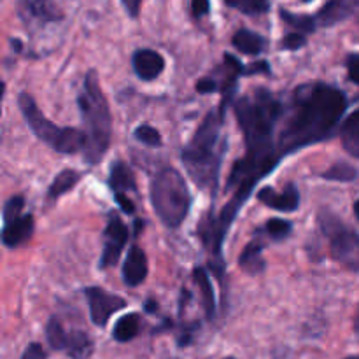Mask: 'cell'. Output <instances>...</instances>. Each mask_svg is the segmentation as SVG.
<instances>
[{
	"instance_id": "6da1fadb",
	"label": "cell",
	"mask_w": 359,
	"mask_h": 359,
	"mask_svg": "<svg viewBox=\"0 0 359 359\" xmlns=\"http://www.w3.org/2000/svg\"><path fill=\"white\" fill-rule=\"evenodd\" d=\"M346 109L347 97L339 88L326 83H305L294 88L284 100L277 125L280 156L332 139Z\"/></svg>"
},
{
	"instance_id": "7a4b0ae2",
	"label": "cell",
	"mask_w": 359,
	"mask_h": 359,
	"mask_svg": "<svg viewBox=\"0 0 359 359\" xmlns=\"http://www.w3.org/2000/svg\"><path fill=\"white\" fill-rule=\"evenodd\" d=\"M224 114L226 109L221 105L207 112L181 153L182 165L191 181L200 189L210 193L212 198H216L221 165L226 151V137H223Z\"/></svg>"
},
{
	"instance_id": "3957f363",
	"label": "cell",
	"mask_w": 359,
	"mask_h": 359,
	"mask_svg": "<svg viewBox=\"0 0 359 359\" xmlns=\"http://www.w3.org/2000/svg\"><path fill=\"white\" fill-rule=\"evenodd\" d=\"M84 128H86V147L84 160L88 165H97L105 156L111 144L112 118L109 102L100 86L97 70H88L83 81V90L77 98Z\"/></svg>"
},
{
	"instance_id": "277c9868",
	"label": "cell",
	"mask_w": 359,
	"mask_h": 359,
	"mask_svg": "<svg viewBox=\"0 0 359 359\" xmlns=\"http://www.w3.org/2000/svg\"><path fill=\"white\" fill-rule=\"evenodd\" d=\"M151 205L168 228H179L191 207L188 182L174 167H165L153 177L149 186Z\"/></svg>"
},
{
	"instance_id": "5b68a950",
	"label": "cell",
	"mask_w": 359,
	"mask_h": 359,
	"mask_svg": "<svg viewBox=\"0 0 359 359\" xmlns=\"http://www.w3.org/2000/svg\"><path fill=\"white\" fill-rule=\"evenodd\" d=\"M18 107L21 116L27 121L28 128L34 132L39 140L51 147L60 154H76L77 151H84L86 147V133L77 128H60L55 123L49 121L41 109L37 107L32 95L20 93L18 97Z\"/></svg>"
},
{
	"instance_id": "8992f818",
	"label": "cell",
	"mask_w": 359,
	"mask_h": 359,
	"mask_svg": "<svg viewBox=\"0 0 359 359\" xmlns=\"http://www.w3.org/2000/svg\"><path fill=\"white\" fill-rule=\"evenodd\" d=\"M319 228L328 237L330 252L335 262L351 272H359V235L346 226L328 209L319 210Z\"/></svg>"
},
{
	"instance_id": "52a82bcc",
	"label": "cell",
	"mask_w": 359,
	"mask_h": 359,
	"mask_svg": "<svg viewBox=\"0 0 359 359\" xmlns=\"http://www.w3.org/2000/svg\"><path fill=\"white\" fill-rule=\"evenodd\" d=\"M25 198L20 195L11 196L2 210V244L7 249H14L18 245L30 241L34 233V216L23 214Z\"/></svg>"
},
{
	"instance_id": "ba28073f",
	"label": "cell",
	"mask_w": 359,
	"mask_h": 359,
	"mask_svg": "<svg viewBox=\"0 0 359 359\" xmlns=\"http://www.w3.org/2000/svg\"><path fill=\"white\" fill-rule=\"evenodd\" d=\"M126 242H128V228H126V224L123 223L118 214L112 212L109 216V223L104 231V251H102L98 266L105 270L118 265L119 256H121Z\"/></svg>"
},
{
	"instance_id": "9c48e42d",
	"label": "cell",
	"mask_w": 359,
	"mask_h": 359,
	"mask_svg": "<svg viewBox=\"0 0 359 359\" xmlns=\"http://www.w3.org/2000/svg\"><path fill=\"white\" fill-rule=\"evenodd\" d=\"M84 297L88 300V307H90V318L95 326H105L111 319L112 314L123 311L126 307V302L121 297L116 294H109L107 291L102 287H86L84 290Z\"/></svg>"
},
{
	"instance_id": "30bf717a",
	"label": "cell",
	"mask_w": 359,
	"mask_h": 359,
	"mask_svg": "<svg viewBox=\"0 0 359 359\" xmlns=\"http://www.w3.org/2000/svg\"><path fill=\"white\" fill-rule=\"evenodd\" d=\"M109 186H111L116 203L121 207V210H125L126 214H133L135 203L130 200L128 193H137V182L132 168H130L125 161L118 160L111 165Z\"/></svg>"
},
{
	"instance_id": "8fae6325",
	"label": "cell",
	"mask_w": 359,
	"mask_h": 359,
	"mask_svg": "<svg viewBox=\"0 0 359 359\" xmlns=\"http://www.w3.org/2000/svg\"><path fill=\"white\" fill-rule=\"evenodd\" d=\"M18 13H20L21 20L30 27L32 25L42 27V25L55 23L63 18L53 0H21Z\"/></svg>"
},
{
	"instance_id": "7c38bea8",
	"label": "cell",
	"mask_w": 359,
	"mask_h": 359,
	"mask_svg": "<svg viewBox=\"0 0 359 359\" xmlns=\"http://www.w3.org/2000/svg\"><path fill=\"white\" fill-rule=\"evenodd\" d=\"M258 200L270 209L280 212H293L300 207V193L294 182H287L283 191H276L270 186H265L258 191Z\"/></svg>"
},
{
	"instance_id": "4fadbf2b",
	"label": "cell",
	"mask_w": 359,
	"mask_h": 359,
	"mask_svg": "<svg viewBox=\"0 0 359 359\" xmlns=\"http://www.w3.org/2000/svg\"><path fill=\"white\" fill-rule=\"evenodd\" d=\"M358 7L359 0H328L314 16L316 23L318 27H333V25L342 23L347 18L353 16Z\"/></svg>"
},
{
	"instance_id": "5bb4252c",
	"label": "cell",
	"mask_w": 359,
	"mask_h": 359,
	"mask_svg": "<svg viewBox=\"0 0 359 359\" xmlns=\"http://www.w3.org/2000/svg\"><path fill=\"white\" fill-rule=\"evenodd\" d=\"M133 70L142 81H154L165 70V60L154 49H139L133 53Z\"/></svg>"
},
{
	"instance_id": "9a60e30c",
	"label": "cell",
	"mask_w": 359,
	"mask_h": 359,
	"mask_svg": "<svg viewBox=\"0 0 359 359\" xmlns=\"http://www.w3.org/2000/svg\"><path fill=\"white\" fill-rule=\"evenodd\" d=\"M147 277V258L146 252L139 245H132L126 255L125 265H123V280L128 287H137L146 280Z\"/></svg>"
},
{
	"instance_id": "2e32d148",
	"label": "cell",
	"mask_w": 359,
	"mask_h": 359,
	"mask_svg": "<svg viewBox=\"0 0 359 359\" xmlns=\"http://www.w3.org/2000/svg\"><path fill=\"white\" fill-rule=\"evenodd\" d=\"M340 140L347 153L359 160V109L340 125Z\"/></svg>"
},
{
	"instance_id": "e0dca14e",
	"label": "cell",
	"mask_w": 359,
	"mask_h": 359,
	"mask_svg": "<svg viewBox=\"0 0 359 359\" xmlns=\"http://www.w3.org/2000/svg\"><path fill=\"white\" fill-rule=\"evenodd\" d=\"M238 265L248 276H258L265 270L266 263L263 259V245L259 242H251L244 248L242 255L238 256Z\"/></svg>"
},
{
	"instance_id": "ac0fdd59",
	"label": "cell",
	"mask_w": 359,
	"mask_h": 359,
	"mask_svg": "<svg viewBox=\"0 0 359 359\" xmlns=\"http://www.w3.org/2000/svg\"><path fill=\"white\" fill-rule=\"evenodd\" d=\"M231 44L237 51L244 53V55H259V53L265 49L266 41L256 32L248 30V28H241L238 32H235L233 39H231Z\"/></svg>"
},
{
	"instance_id": "d6986e66",
	"label": "cell",
	"mask_w": 359,
	"mask_h": 359,
	"mask_svg": "<svg viewBox=\"0 0 359 359\" xmlns=\"http://www.w3.org/2000/svg\"><path fill=\"white\" fill-rule=\"evenodd\" d=\"M193 277H195V283L198 286V290L202 291V302L207 319H212L214 314H216V300H214V290L209 273H207V270L203 266H196L193 270Z\"/></svg>"
},
{
	"instance_id": "ffe728a7",
	"label": "cell",
	"mask_w": 359,
	"mask_h": 359,
	"mask_svg": "<svg viewBox=\"0 0 359 359\" xmlns=\"http://www.w3.org/2000/svg\"><path fill=\"white\" fill-rule=\"evenodd\" d=\"M140 330V318L139 314H126L116 321L114 328H112V337L116 342H130L139 335Z\"/></svg>"
},
{
	"instance_id": "44dd1931",
	"label": "cell",
	"mask_w": 359,
	"mask_h": 359,
	"mask_svg": "<svg viewBox=\"0 0 359 359\" xmlns=\"http://www.w3.org/2000/svg\"><path fill=\"white\" fill-rule=\"evenodd\" d=\"M81 181L79 172L72 170V168H67V170H62L55 179H53L51 186L48 189V196L51 200H58L60 196L65 195L67 191H70L72 188H76L77 182Z\"/></svg>"
},
{
	"instance_id": "7402d4cb",
	"label": "cell",
	"mask_w": 359,
	"mask_h": 359,
	"mask_svg": "<svg viewBox=\"0 0 359 359\" xmlns=\"http://www.w3.org/2000/svg\"><path fill=\"white\" fill-rule=\"evenodd\" d=\"M65 351L72 359H90L93 353V342L84 332H70Z\"/></svg>"
},
{
	"instance_id": "603a6c76",
	"label": "cell",
	"mask_w": 359,
	"mask_h": 359,
	"mask_svg": "<svg viewBox=\"0 0 359 359\" xmlns=\"http://www.w3.org/2000/svg\"><path fill=\"white\" fill-rule=\"evenodd\" d=\"M280 20L286 25L293 27L294 30L300 32V34H312V32L318 28L314 16H309V14H294L290 13L286 9H280Z\"/></svg>"
},
{
	"instance_id": "cb8c5ba5",
	"label": "cell",
	"mask_w": 359,
	"mask_h": 359,
	"mask_svg": "<svg viewBox=\"0 0 359 359\" xmlns=\"http://www.w3.org/2000/svg\"><path fill=\"white\" fill-rule=\"evenodd\" d=\"M224 4L248 16H259L270 11V0H224Z\"/></svg>"
},
{
	"instance_id": "d4e9b609",
	"label": "cell",
	"mask_w": 359,
	"mask_h": 359,
	"mask_svg": "<svg viewBox=\"0 0 359 359\" xmlns=\"http://www.w3.org/2000/svg\"><path fill=\"white\" fill-rule=\"evenodd\" d=\"M46 339L51 349L55 351H65L67 349V340H69V333H65L62 323L56 318L49 319L48 326H46Z\"/></svg>"
},
{
	"instance_id": "484cf974",
	"label": "cell",
	"mask_w": 359,
	"mask_h": 359,
	"mask_svg": "<svg viewBox=\"0 0 359 359\" xmlns=\"http://www.w3.org/2000/svg\"><path fill=\"white\" fill-rule=\"evenodd\" d=\"M323 177L328 181H339V182H353L358 177V170L353 165L346 163V161H339L328 170L323 172Z\"/></svg>"
},
{
	"instance_id": "4316f807",
	"label": "cell",
	"mask_w": 359,
	"mask_h": 359,
	"mask_svg": "<svg viewBox=\"0 0 359 359\" xmlns=\"http://www.w3.org/2000/svg\"><path fill=\"white\" fill-rule=\"evenodd\" d=\"M133 137H135L139 142H142L144 146L149 147H160L161 146V135L156 128H153L151 125H140L137 126L135 132H133Z\"/></svg>"
},
{
	"instance_id": "83f0119b",
	"label": "cell",
	"mask_w": 359,
	"mask_h": 359,
	"mask_svg": "<svg viewBox=\"0 0 359 359\" xmlns=\"http://www.w3.org/2000/svg\"><path fill=\"white\" fill-rule=\"evenodd\" d=\"M265 230L272 238H276V241H283V238H286L287 235L293 231V224L286 219H280V217H272V219L266 221Z\"/></svg>"
},
{
	"instance_id": "f1b7e54d",
	"label": "cell",
	"mask_w": 359,
	"mask_h": 359,
	"mask_svg": "<svg viewBox=\"0 0 359 359\" xmlns=\"http://www.w3.org/2000/svg\"><path fill=\"white\" fill-rule=\"evenodd\" d=\"M305 44H307V39L300 32H291V34L284 35L283 41H280V48L286 49V51H297V49L304 48Z\"/></svg>"
},
{
	"instance_id": "f546056e",
	"label": "cell",
	"mask_w": 359,
	"mask_h": 359,
	"mask_svg": "<svg viewBox=\"0 0 359 359\" xmlns=\"http://www.w3.org/2000/svg\"><path fill=\"white\" fill-rule=\"evenodd\" d=\"M347 74H349V79L353 83L359 84V53H351L346 60Z\"/></svg>"
},
{
	"instance_id": "4dcf8cb0",
	"label": "cell",
	"mask_w": 359,
	"mask_h": 359,
	"mask_svg": "<svg viewBox=\"0 0 359 359\" xmlns=\"http://www.w3.org/2000/svg\"><path fill=\"white\" fill-rule=\"evenodd\" d=\"M191 13L195 18H203L210 13V0H191Z\"/></svg>"
},
{
	"instance_id": "1f68e13d",
	"label": "cell",
	"mask_w": 359,
	"mask_h": 359,
	"mask_svg": "<svg viewBox=\"0 0 359 359\" xmlns=\"http://www.w3.org/2000/svg\"><path fill=\"white\" fill-rule=\"evenodd\" d=\"M21 359H48V358H46V353L44 349H42L41 344H30V346L25 349Z\"/></svg>"
},
{
	"instance_id": "d6a6232c",
	"label": "cell",
	"mask_w": 359,
	"mask_h": 359,
	"mask_svg": "<svg viewBox=\"0 0 359 359\" xmlns=\"http://www.w3.org/2000/svg\"><path fill=\"white\" fill-rule=\"evenodd\" d=\"M217 83L214 79H209V77H203V79H200L198 83H196V91L202 95H207V93H214V91H217Z\"/></svg>"
},
{
	"instance_id": "836d02e7",
	"label": "cell",
	"mask_w": 359,
	"mask_h": 359,
	"mask_svg": "<svg viewBox=\"0 0 359 359\" xmlns=\"http://www.w3.org/2000/svg\"><path fill=\"white\" fill-rule=\"evenodd\" d=\"M256 74H270V65L269 62L262 60V62H256L252 65H249L244 70V76H256Z\"/></svg>"
},
{
	"instance_id": "e575fe53",
	"label": "cell",
	"mask_w": 359,
	"mask_h": 359,
	"mask_svg": "<svg viewBox=\"0 0 359 359\" xmlns=\"http://www.w3.org/2000/svg\"><path fill=\"white\" fill-rule=\"evenodd\" d=\"M123 2V7H125V11L128 13L130 18H137L140 13V4H142V0H121Z\"/></svg>"
},
{
	"instance_id": "d590c367",
	"label": "cell",
	"mask_w": 359,
	"mask_h": 359,
	"mask_svg": "<svg viewBox=\"0 0 359 359\" xmlns=\"http://www.w3.org/2000/svg\"><path fill=\"white\" fill-rule=\"evenodd\" d=\"M354 333H356L358 340H359V309L356 312V318H354Z\"/></svg>"
},
{
	"instance_id": "8d00e7d4",
	"label": "cell",
	"mask_w": 359,
	"mask_h": 359,
	"mask_svg": "<svg viewBox=\"0 0 359 359\" xmlns=\"http://www.w3.org/2000/svg\"><path fill=\"white\" fill-rule=\"evenodd\" d=\"M146 311L147 312H154L156 311V302H146Z\"/></svg>"
},
{
	"instance_id": "74e56055",
	"label": "cell",
	"mask_w": 359,
	"mask_h": 359,
	"mask_svg": "<svg viewBox=\"0 0 359 359\" xmlns=\"http://www.w3.org/2000/svg\"><path fill=\"white\" fill-rule=\"evenodd\" d=\"M11 44H13V48H16V51H21V42L18 41V39H13V42H11Z\"/></svg>"
},
{
	"instance_id": "f35d334b",
	"label": "cell",
	"mask_w": 359,
	"mask_h": 359,
	"mask_svg": "<svg viewBox=\"0 0 359 359\" xmlns=\"http://www.w3.org/2000/svg\"><path fill=\"white\" fill-rule=\"evenodd\" d=\"M354 216H356V219L359 221V200L354 203Z\"/></svg>"
},
{
	"instance_id": "ab89813d",
	"label": "cell",
	"mask_w": 359,
	"mask_h": 359,
	"mask_svg": "<svg viewBox=\"0 0 359 359\" xmlns=\"http://www.w3.org/2000/svg\"><path fill=\"white\" fill-rule=\"evenodd\" d=\"M302 2H312V0H302Z\"/></svg>"
},
{
	"instance_id": "60d3db41",
	"label": "cell",
	"mask_w": 359,
	"mask_h": 359,
	"mask_svg": "<svg viewBox=\"0 0 359 359\" xmlns=\"http://www.w3.org/2000/svg\"><path fill=\"white\" fill-rule=\"evenodd\" d=\"M347 359H359V358H347Z\"/></svg>"
},
{
	"instance_id": "b9f144b4",
	"label": "cell",
	"mask_w": 359,
	"mask_h": 359,
	"mask_svg": "<svg viewBox=\"0 0 359 359\" xmlns=\"http://www.w3.org/2000/svg\"><path fill=\"white\" fill-rule=\"evenodd\" d=\"M226 359H235V358H226Z\"/></svg>"
}]
</instances>
